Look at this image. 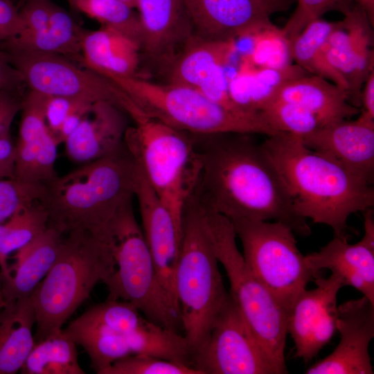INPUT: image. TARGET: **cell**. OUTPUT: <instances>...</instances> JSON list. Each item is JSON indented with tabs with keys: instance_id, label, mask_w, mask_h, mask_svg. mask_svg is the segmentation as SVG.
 Here are the masks:
<instances>
[{
	"instance_id": "cell-1",
	"label": "cell",
	"mask_w": 374,
	"mask_h": 374,
	"mask_svg": "<svg viewBox=\"0 0 374 374\" xmlns=\"http://www.w3.org/2000/svg\"><path fill=\"white\" fill-rule=\"evenodd\" d=\"M251 135L191 134L199 159L191 195L202 210L231 221L280 222L298 234L310 235L306 219L294 209L278 171Z\"/></svg>"
},
{
	"instance_id": "cell-2",
	"label": "cell",
	"mask_w": 374,
	"mask_h": 374,
	"mask_svg": "<svg viewBox=\"0 0 374 374\" xmlns=\"http://www.w3.org/2000/svg\"><path fill=\"white\" fill-rule=\"evenodd\" d=\"M278 171L300 216L329 226L335 237L348 239V217L374 204V188L332 157L282 132L261 143Z\"/></svg>"
},
{
	"instance_id": "cell-3",
	"label": "cell",
	"mask_w": 374,
	"mask_h": 374,
	"mask_svg": "<svg viewBox=\"0 0 374 374\" xmlns=\"http://www.w3.org/2000/svg\"><path fill=\"white\" fill-rule=\"evenodd\" d=\"M137 165L123 144L114 152L44 184L40 202L48 226L64 234L87 230L101 238L134 197Z\"/></svg>"
},
{
	"instance_id": "cell-4",
	"label": "cell",
	"mask_w": 374,
	"mask_h": 374,
	"mask_svg": "<svg viewBox=\"0 0 374 374\" xmlns=\"http://www.w3.org/2000/svg\"><path fill=\"white\" fill-rule=\"evenodd\" d=\"M62 332L87 352L98 373L114 362L136 354L187 364L185 337L145 317L132 303L107 299L71 321Z\"/></svg>"
},
{
	"instance_id": "cell-5",
	"label": "cell",
	"mask_w": 374,
	"mask_h": 374,
	"mask_svg": "<svg viewBox=\"0 0 374 374\" xmlns=\"http://www.w3.org/2000/svg\"><path fill=\"white\" fill-rule=\"evenodd\" d=\"M218 263L203 211L190 195L182 214L181 238L174 283L181 324L191 357L206 341L215 319L229 298Z\"/></svg>"
},
{
	"instance_id": "cell-6",
	"label": "cell",
	"mask_w": 374,
	"mask_h": 374,
	"mask_svg": "<svg viewBox=\"0 0 374 374\" xmlns=\"http://www.w3.org/2000/svg\"><path fill=\"white\" fill-rule=\"evenodd\" d=\"M108 246L91 232L72 230L62 234L57 258L30 295L35 312V343L62 328L96 285L111 274Z\"/></svg>"
},
{
	"instance_id": "cell-7",
	"label": "cell",
	"mask_w": 374,
	"mask_h": 374,
	"mask_svg": "<svg viewBox=\"0 0 374 374\" xmlns=\"http://www.w3.org/2000/svg\"><path fill=\"white\" fill-rule=\"evenodd\" d=\"M126 113L134 124L127 128L124 144L181 233L184 208L199 170L191 134L148 116L134 103Z\"/></svg>"
},
{
	"instance_id": "cell-8",
	"label": "cell",
	"mask_w": 374,
	"mask_h": 374,
	"mask_svg": "<svg viewBox=\"0 0 374 374\" xmlns=\"http://www.w3.org/2000/svg\"><path fill=\"white\" fill-rule=\"evenodd\" d=\"M104 242L112 260L111 274L104 283L107 299L127 301L150 321L178 332L181 326L179 307L159 280L132 201L111 220Z\"/></svg>"
},
{
	"instance_id": "cell-9",
	"label": "cell",
	"mask_w": 374,
	"mask_h": 374,
	"mask_svg": "<svg viewBox=\"0 0 374 374\" xmlns=\"http://www.w3.org/2000/svg\"><path fill=\"white\" fill-rule=\"evenodd\" d=\"M100 75L123 91L145 114L182 132L193 134H279L260 114L233 112L190 87L157 84L136 75Z\"/></svg>"
},
{
	"instance_id": "cell-10",
	"label": "cell",
	"mask_w": 374,
	"mask_h": 374,
	"mask_svg": "<svg viewBox=\"0 0 374 374\" xmlns=\"http://www.w3.org/2000/svg\"><path fill=\"white\" fill-rule=\"evenodd\" d=\"M203 213L215 253L229 280V294L274 373H287L284 356L287 314L245 262L237 247L231 221L218 213L205 211Z\"/></svg>"
},
{
	"instance_id": "cell-11",
	"label": "cell",
	"mask_w": 374,
	"mask_h": 374,
	"mask_svg": "<svg viewBox=\"0 0 374 374\" xmlns=\"http://www.w3.org/2000/svg\"><path fill=\"white\" fill-rule=\"evenodd\" d=\"M247 265L287 314L308 282L314 278L299 250L292 229L280 222L231 221Z\"/></svg>"
},
{
	"instance_id": "cell-12",
	"label": "cell",
	"mask_w": 374,
	"mask_h": 374,
	"mask_svg": "<svg viewBox=\"0 0 374 374\" xmlns=\"http://www.w3.org/2000/svg\"><path fill=\"white\" fill-rule=\"evenodd\" d=\"M3 51L10 64L22 74L29 90L91 103L107 101L123 110L129 98L105 76L80 66L65 56L25 50Z\"/></svg>"
},
{
	"instance_id": "cell-13",
	"label": "cell",
	"mask_w": 374,
	"mask_h": 374,
	"mask_svg": "<svg viewBox=\"0 0 374 374\" xmlns=\"http://www.w3.org/2000/svg\"><path fill=\"white\" fill-rule=\"evenodd\" d=\"M191 364L201 374H275L230 294Z\"/></svg>"
},
{
	"instance_id": "cell-14",
	"label": "cell",
	"mask_w": 374,
	"mask_h": 374,
	"mask_svg": "<svg viewBox=\"0 0 374 374\" xmlns=\"http://www.w3.org/2000/svg\"><path fill=\"white\" fill-rule=\"evenodd\" d=\"M296 0H184L193 35L206 40L252 37Z\"/></svg>"
},
{
	"instance_id": "cell-15",
	"label": "cell",
	"mask_w": 374,
	"mask_h": 374,
	"mask_svg": "<svg viewBox=\"0 0 374 374\" xmlns=\"http://www.w3.org/2000/svg\"><path fill=\"white\" fill-rule=\"evenodd\" d=\"M317 287L303 290L287 316V333L296 349L295 357L308 362L330 341L336 330L337 296L344 286L342 279L332 273L328 278L317 277Z\"/></svg>"
},
{
	"instance_id": "cell-16",
	"label": "cell",
	"mask_w": 374,
	"mask_h": 374,
	"mask_svg": "<svg viewBox=\"0 0 374 374\" xmlns=\"http://www.w3.org/2000/svg\"><path fill=\"white\" fill-rule=\"evenodd\" d=\"M341 335L332 353L310 366L306 374H373L368 346L374 337V303L363 296L337 306Z\"/></svg>"
},
{
	"instance_id": "cell-17",
	"label": "cell",
	"mask_w": 374,
	"mask_h": 374,
	"mask_svg": "<svg viewBox=\"0 0 374 374\" xmlns=\"http://www.w3.org/2000/svg\"><path fill=\"white\" fill-rule=\"evenodd\" d=\"M134 197L139 206L141 226L159 280L178 305L174 278L181 233L170 211L147 181L138 165Z\"/></svg>"
},
{
	"instance_id": "cell-18",
	"label": "cell",
	"mask_w": 374,
	"mask_h": 374,
	"mask_svg": "<svg viewBox=\"0 0 374 374\" xmlns=\"http://www.w3.org/2000/svg\"><path fill=\"white\" fill-rule=\"evenodd\" d=\"M308 148L327 154L355 175L373 184L374 179V120L359 114L320 127L301 138Z\"/></svg>"
},
{
	"instance_id": "cell-19",
	"label": "cell",
	"mask_w": 374,
	"mask_h": 374,
	"mask_svg": "<svg viewBox=\"0 0 374 374\" xmlns=\"http://www.w3.org/2000/svg\"><path fill=\"white\" fill-rule=\"evenodd\" d=\"M142 28L141 50L152 60L169 67L178 47L193 35L184 0H138Z\"/></svg>"
},
{
	"instance_id": "cell-20",
	"label": "cell",
	"mask_w": 374,
	"mask_h": 374,
	"mask_svg": "<svg viewBox=\"0 0 374 374\" xmlns=\"http://www.w3.org/2000/svg\"><path fill=\"white\" fill-rule=\"evenodd\" d=\"M125 114L107 101L93 103L78 128L64 142L68 156L76 162L87 163L116 150L123 144L128 127Z\"/></svg>"
},
{
	"instance_id": "cell-21",
	"label": "cell",
	"mask_w": 374,
	"mask_h": 374,
	"mask_svg": "<svg viewBox=\"0 0 374 374\" xmlns=\"http://www.w3.org/2000/svg\"><path fill=\"white\" fill-rule=\"evenodd\" d=\"M314 276L324 269L339 276L344 285L359 291L374 303V241L362 238L355 244L335 237L319 251L305 256Z\"/></svg>"
},
{
	"instance_id": "cell-22",
	"label": "cell",
	"mask_w": 374,
	"mask_h": 374,
	"mask_svg": "<svg viewBox=\"0 0 374 374\" xmlns=\"http://www.w3.org/2000/svg\"><path fill=\"white\" fill-rule=\"evenodd\" d=\"M62 233L48 226L43 233L15 252L9 276L3 280L5 302L29 297L53 265Z\"/></svg>"
},
{
	"instance_id": "cell-23",
	"label": "cell",
	"mask_w": 374,
	"mask_h": 374,
	"mask_svg": "<svg viewBox=\"0 0 374 374\" xmlns=\"http://www.w3.org/2000/svg\"><path fill=\"white\" fill-rule=\"evenodd\" d=\"M274 100L305 108L316 116L321 127L346 120L360 112L349 103L346 91L316 75H306L287 82Z\"/></svg>"
},
{
	"instance_id": "cell-24",
	"label": "cell",
	"mask_w": 374,
	"mask_h": 374,
	"mask_svg": "<svg viewBox=\"0 0 374 374\" xmlns=\"http://www.w3.org/2000/svg\"><path fill=\"white\" fill-rule=\"evenodd\" d=\"M80 46L81 64L97 73L136 75L141 46L123 33L105 26L93 31L83 30Z\"/></svg>"
},
{
	"instance_id": "cell-25",
	"label": "cell",
	"mask_w": 374,
	"mask_h": 374,
	"mask_svg": "<svg viewBox=\"0 0 374 374\" xmlns=\"http://www.w3.org/2000/svg\"><path fill=\"white\" fill-rule=\"evenodd\" d=\"M235 40H206L192 35L169 67L168 84L197 89L219 68L230 62Z\"/></svg>"
},
{
	"instance_id": "cell-26",
	"label": "cell",
	"mask_w": 374,
	"mask_h": 374,
	"mask_svg": "<svg viewBox=\"0 0 374 374\" xmlns=\"http://www.w3.org/2000/svg\"><path fill=\"white\" fill-rule=\"evenodd\" d=\"M309 74L296 64L279 69L253 68L240 64L238 71L228 80V90L237 107L247 113L258 114L284 84Z\"/></svg>"
},
{
	"instance_id": "cell-27",
	"label": "cell",
	"mask_w": 374,
	"mask_h": 374,
	"mask_svg": "<svg viewBox=\"0 0 374 374\" xmlns=\"http://www.w3.org/2000/svg\"><path fill=\"white\" fill-rule=\"evenodd\" d=\"M35 322L30 296L5 302L0 310V374L20 371L35 344Z\"/></svg>"
},
{
	"instance_id": "cell-28",
	"label": "cell",
	"mask_w": 374,
	"mask_h": 374,
	"mask_svg": "<svg viewBox=\"0 0 374 374\" xmlns=\"http://www.w3.org/2000/svg\"><path fill=\"white\" fill-rule=\"evenodd\" d=\"M57 145L45 123L21 124L15 145V179L22 182L44 184L56 177Z\"/></svg>"
},
{
	"instance_id": "cell-29",
	"label": "cell",
	"mask_w": 374,
	"mask_h": 374,
	"mask_svg": "<svg viewBox=\"0 0 374 374\" xmlns=\"http://www.w3.org/2000/svg\"><path fill=\"white\" fill-rule=\"evenodd\" d=\"M83 30L66 10L55 4L46 28L35 33H21L1 42L0 48L54 53L80 62Z\"/></svg>"
},
{
	"instance_id": "cell-30",
	"label": "cell",
	"mask_w": 374,
	"mask_h": 374,
	"mask_svg": "<svg viewBox=\"0 0 374 374\" xmlns=\"http://www.w3.org/2000/svg\"><path fill=\"white\" fill-rule=\"evenodd\" d=\"M337 24L321 18L311 21L290 40L291 55L292 60L307 72L330 80L348 95V83L328 61L325 48L328 37Z\"/></svg>"
},
{
	"instance_id": "cell-31",
	"label": "cell",
	"mask_w": 374,
	"mask_h": 374,
	"mask_svg": "<svg viewBox=\"0 0 374 374\" xmlns=\"http://www.w3.org/2000/svg\"><path fill=\"white\" fill-rule=\"evenodd\" d=\"M76 344L60 328L36 342L20 370L22 374H84Z\"/></svg>"
},
{
	"instance_id": "cell-32",
	"label": "cell",
	"mask_w": 374,
	"mask_h": 374,
	"mask_svg": "<svg viewBox=\"0 0 374 374\" xmlns=\"http://www.w3.org/2000/svg\"><path fill=\"white\" fill-rule=\"evenodd\" d=\"M48 227V215L39 201L20 208L0 224V269L3 280L9 276V256Z\"/></svg>"
},
{
	"instance_id": "cell-33",
	"label": "cell",
	"mask_w": 374,
	"mask_h": 374,
	"mask_svg": "<svg viewBox=\"0 0 374 374\" xmlns=\"http://www.w3.org/2000/svg\"><path fill=\"white\" fill-rule=\"evenodd\" d=\"M341 24L348 33L355 63V104L361 105L362 86L373 71V33L371 24L366 12L354 3L344 15Z\"/></svg>"
},
{
	"instance_id": "cell-34",
	"label": "cell",
	"mask_w": 374,
	"mask_h": 374,
	"mask_svg": "<svg viewBox=\"0 0 374 374\" xmlns=\"http://www.w3.org/2000/svg\"><path fill=\"white\" fill-rule=\"evenodd\" d=\"M251 51L242 57L241 64L253 68L279 69L292 64L290 40L274 24L252 37Z\"/></svg>"
},
{
	"instance_id": "cell-35",
	"label": "cell",
	"mask_w": 374,
	"mask_h": 374,
	"mask_svg": "<svg viewBox=\"0 0 374 374\" xmlns=\"http://www.w3.org/2000/svg\"><path fill=\"white\" fill-rule=\"evenodd\" d=\"M73 6L103 26L127 35L141 46L142 28L139 16L121 0H76Z\"/></svg>"
},
{
	"instance_id": "cell-36",
	"label": "cell",
	"mask_w": 374,
	"mask_h": 374,
	"mask_svg": "<svg viewBox=\"0 0 374 374\" xmlns=\"http://www.w3.org/2000/svg\"><path fill=\"white\" fill-rule=\"evenodd\" d=\"M259 114L279 133H287L300 138L321 127L319 120L305 108L289 102L274 100L265 105Z\"/></svg>"
},
{
	"instance_id": "cell-37",
	"label": "cell",
	"mask_w": 374,
	"mask_h": 374,
	"mask_svg": "<svg viewBox=\"0 0 374 374\" xmlns=\"http://www.w3.org/2000/svg\"><path fill=\"white\" fill-rule=\"evenodd\" d=\"M100 374H201L193 366L153 355L136 354L123 357Z\"/></svg>"
},
{
	"instance_id": "cell-38",
	"label": "cell",
	"mask_w": 374,
	"mask_h": 374,
	"mask_svg": "<svg viewBox=\"0 0 374 374\" xmlns=\"http://www.w3.org/2000/svg\"><path fill=\"white\" fill-rule=\"evenodd\" d=\"M326 53L331 65L344 78L348 85V100L355 106V63L347 31L339 21L326 45Z\"/></svg>"
},
{
	"instance_id": "cell-39",
	"label": "cell",
	"mask_w": 374,
	"mask_h": 374,
	"mask_svg": "<svg viewBox=\"0 0 374 374\" xmlns=\"http://www.w3.org/2000/svg\"><path fill=\"white\" fill-rule=\"evenodd\" d=\"M296 8L282 28L285 36L292 39L311 21L321 18L326 12L339 10L345 15L353 6L354 0H296Z\"/></svg>"
},
{
	"instance_id": "cell-40",
	"label": "cell",
	"mask_w": 374,
	"mask_h": 374,
	"mask_svg": "<svg viewBox=\"0 0 374 374\" xmlns=\"http://www.w3.org/2000/svg\"><path fill=\"white\" fill-rule=\"evenodd\" d=\"M44 184L27 183L15 179H0V224L20 208L40 202Z\"/></svg>"
},
{
	"instance_id": "cell-41",
	"label": "cell",
	"mask_w": 374,
	"mask_h": 374,
	"mask_svg": "<svg viewBox=\"0 0 374 374\" xmlns=\"http://www.w3.org/2000/svg\"><path fill=\"white\" fill-rule=\"evenodd\" d=\"M54 5L50 0H26L19 10L24 27L21 33H35L46 28Z\"/></svg>"
},
{
	"instance_id": "cell-42",
	"label": "cell",
	"mask_w": 374,
	"mask_h": 374,
	"mask_svg": "<svg viewBox=\"0 0 374 374\" xmlns=\"http://www.w3.org/2000/svg\"><path fill=\"white\" fill-rule=\"evenodd\" d=\"M84 103L89 102L64 96H46V122L54 139L65 118Z\"/></svg>"
},
{
	"instance_id": "cell-43",
	"label": "cell",
	"mask_w": 374,
	"mask_h": 374,
	"mask_svg": "<svg viewBox=\"0 0 374 374\" xmlns=\"http://www.w3.org/2000/svg\"><path fill=\"white\" fill-rule=\"evenodd\" d=\"M197 90L211 100L226 108L242 114L259 115L246 113L238 108L232 101L229 90L228 80L224 71V67L217 69L213 75Z\"/></svg>"
},
{
	"instance_id": "cell-44",
	"label": "cell",
	"mask_w": 374,
	"mask_h": 374,
	"mask_svg": "<svg viewBox=\"0 0 374 374\" xmlns=\"http://www.w3.org/2000/svg\"><path fill=\"white\" fill-rule=\"evenodd\" d=\"M22 98L19 91L0 90V139L10 135L11 125L21 112Z\"/></svg>"
},
{
	"instance_id": "cell-45",
	"label": "cell",
	"mask_w": 374,
	"mask_h": 374,
	"mask_svg": "<svg viewBox=\"0 0 374 374\" xmlns=\"http://www.w3.org/2000/svg\"><path fill=\"white\" fill-rule=\"evenodd\" d=\"M24 29L19 10L12 0H0V43L17 34Z\"/></svg>"
},
{
	"instance_id": "cell-46",
	"label": "cell",
	"mask_w": 374,
	"mask_h": 374,
	"mask_svg": "<svg viewBox=\"0 0 374 374\" xmlns=\"http://www.w3.org/2000/svg\"><path fill=\"white\" fill-rule=\"evenodd\" d=\"M24 85L22 74L10 64L5 51L0 48V90L19 91Z\"/></svg>"
},
{
	"instance_id": "cell-47",
	"label": "cell",
	"mask_w": 374,
	"mask_h": 374,
	"mask_svg": "<svg viewBox=\"0 0 374 374\" xmlns=\"http://www.w3.org/2000/svg\"><path fill=\"white\" fill-rule=\"evenodd\" d=\"M92 105L90 103H82L65 118L55 136L58 145L64 143L75 132Z\"/></svg>"
},
{
	"instance_id": "cell-48",
	"label": "cell",
	"mask_w": 374,
	"mask_h": 374,
	"mask_svg": "<svg viewBox=\"0 0 374 374\" xmlns=\"http://www.w3.org/2000/svg\"><path fill=\"white\" fill-rule=\"evenodd\" d=\"M15 148L10 136L0 139V179H15Z\"/></svg>"
},
{
	"instance_id": "cell-49",
	"label": "cell",
	"mask_w": 374,
	"mask_h": 374,
	"mask_svg": "<svg viewBox=\"0 0 374 374\" xmlns=\"http://www.w3.org/2000/svg\"><path fill=\"white\" fill-rule=\"evenodd\" d=\"M360 115L374 120V70L366 78L361 94Z\"/></svg>"
},
{
	"instance_id": "cell-50",
	"label": "cell",
	"mask_w": 374,
	"mask_h": 374,
	"mask_svg": "<svg viewBox=\"0 0 374 374\" xmlns=\"http://www.w3.org/2000/svg\"><path fill=\"white\" fill-rule=\"evenodd\" d=\"M131 8H136L138 0H121Z\"/></svg>"
},
{
	"instance_id": "cell-51",
	"label": "cell",
	"mask_w": 374,
	"mask_h": 374,
	"mask_svg": "<svg viewBox=\"0 0 374 374\" xmlns=\"http://www.w3.org/2000/svg\"><path fill=\"white\" fill-rule=\"evenodd\" d=\"M4 304H5V301H4L3 297L2 296L1 292H0V310L2 308Z\"/></svg>"
},
{
	"instance_id": "cell-52",
	"label": "cell",
	"mask_w": 374,
	"mask_h": 374,
	"mask_svg": "<svg viewBox=\"0 0 374 374\" xmlns=\"http://www.w3.org/2000/svg\"><path fill=\"white\" fill-rule=\"evenodd\" d=\"M2 286H3V277H2V274H1V271L0 269V292H1Z\"/></svg>"
}]
</instances>
